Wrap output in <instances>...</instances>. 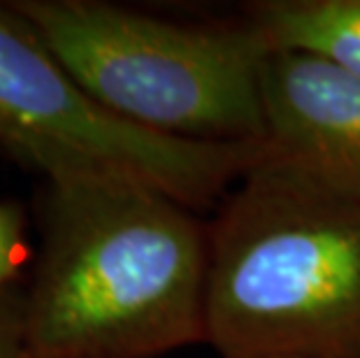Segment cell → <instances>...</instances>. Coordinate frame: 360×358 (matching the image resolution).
I'll list each match as a JSON object with an SVG mask.
<instances>
[{"instance_id":"6da1fadb","label":"cell","mask_w":360,"mask_h":358,"mask_svg":"<svg viewBox=\"0 0 360 358\" xmlns=\"http://www.w3.org/2000/svg\"><path fill=\"white\" fill-rule=\"evenodd\" d=\"M21 326L35 358H154L207 342L210 228L163 191L44 181Z\"/></svg>"},{"instance_id":"7a4b0ae2","label":"cell","mask_w":360,"mask_h":358,"mask_svg":"<svg viewBox=\"0 0 360 358\" xmlns=\"http://www.w3.org/2000/svg\"><path fill=\"white\" fill-rule=\"evenodd\" d=\"M205 335L224 358H360V205L265 151L210 228Z\"/></svg>"},{"instance_id":"3957f363","label":"cell","mask_w":360,"mask_h":358,"mask_svg":"<svg viewBox=\"0 0 360 358\" xmlns=\"http://www.w3.org/2000/svg\"><path fill=\"white\" fill-rule=\"evenodd\" d=\"M98 103L147 131L198 142H263L254 24L202 26L96 0H12Z\"/></svg>"},{"instance_id":"277c9868","label":"cell","mask_w":360,"mask_h":358,"mask_svg":"<svg viewBox=\"0 0 360 358\" xmlns=\"http://www.w3.org/2000/svg\"><path fill=\"white\" fill-rule=\"evenodd\" d=\"M0 144L44 181L119 179L207 207L265 156L263 142L147 131L98 103L10 3L0 5Z\"/></svg>"},{"instance_id":"5b68a950","label":"cell","mask_w":360,"mask_h":358,"mask_svg":"<svg viewBox=\"0 0 360 358\" xmlns=\"http://www.w3.org/2000/svg\"><path fill=\"white\" fill-rule=\"evenodd\" d=\"M263 144L272 161L360 205V77L328 58L270 49L260 68Z\"/></svg>"},{"instance_id":"8992f818","label":"cell","mask_w":360,"mask_h":358,"mask_svg":"<svg viewBox=\"0 0 360 358\" xmlns=\"http://www.w3.org/2000/svg\"><path fill=\"white\" fill-rule=\"evenodd\" d=\"M247 14L274 49L309 51L360 77V0H265Z\"/></svg>"},{"instance_id":"52a82bcc","label":"cell","mask_w":360,"mask_h":358,"mask_svg":"<svg viewBox=\"0 0 360 358\" xmlns=\"http://www.w3.org/2000/svg\"><path fill=\"white\" fill-rule=\"evenodd\" d=\"M28 256L26 215L17 203H0V293L17 277Z\"/></svg>"},{"instance_id":"ba28073f","label":"cell","mask_w":360,"mask_h":358,"mask_svg":"<svg viewBox=\"0 0 360 358\" xmlns=\"http://www.w3.org/2000/svg\"><path fill=\"white\" fill-rule=\"evenodd\" d=\"M0 358H35L21 326V295L14 291L0 293Z\"/></svg>"}]
</instances>
